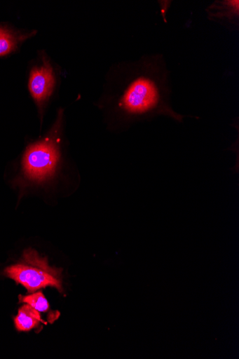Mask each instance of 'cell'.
Returning <instances> with one entry per match:
<instances>
[{"mask_svg": "<svg viewBox=\"0 0 239 359\" xmlns=\"http://www.w3.org/2000/svg\"><path fill=\"white\" fill-rule=\"evenodd\" d=\"M4 273L24 286L28 292L48 286L63 291L62 269L51 267L46 257L31 248L25 250L20 262L6 268Z\"/></svg>", "mask_w": 239, "mask_h": 359, "instance_id": "7a4b0ae2", "label": "cell"}, {"mask_svg": "<svg viewBox=\"0 0 239 359\" xmlns=\"http://www.w3.org/2000/svg\"><path fill=\"white\" fill-rule=\"evenodd\" d=\"M55 84L50 62L44 60L41 67L34 68L29 80V90L39 107H43L51 95Z\"/></svg>", "mask_w": 239, "mask_h": 359, "instance_id": "277c9868", "label": "cell"}, {"mask_svg": "<svg viewBox=\"0 0 239 359\" xmlns=\"http://www.w3.org/2000/svg\"><path fill=\"white\" fill-rule=\"evenodd\" d=\"M11 30L0 27V56L6 55L13 52L17 47L20 38Z\"/></svg>", "mask_w": 239, "mask_h": 359, "instance_id": "52a82bcc", "label": "cell"}, {"mask_svg": "<svg viewBox=\"0 0 239 359\" xmlns=\"http://www.w3.org/2000/svg\"><path fill=\"white\" fill-rule=\"evenodd\" d=\"M20 303L27 304L39 312H46L49 309V304L43 293L38 292L32 295L20 296Z\"/></svg>", "mask_w": 239, "mask_h": 359, "instance_id": "ba28073f", "label": "cell"}, {"mask_svg": "<svg viewBox=\"0 0 239 359\" xmlns=\"http://www.w3.org/2000/svg\"><path fill=\"white\" fill-rule=\"evenodd\" d=\"M116 107L131 121H150L159 116L182 123L184 116L170 103V71L161 54L145 55L130 65Z\"/></svg>", "mask_w": 239, "mask_h": 359, "instance_id": "6da1fadb", "label": "cell"}, {"mask_svg": "<svg viewBox=\"0 0 239 359\" xmlns=\"http://www.w3.org/2000/svg\"><path fill=\"white\" fill-rule=\"evenodd\" d=\"M14 320L16 330L23 332L35 329L43 322L40 312L27 304L20 308Z\"/></svg>", "mask_w": 239, "mask_h": 359, "instance_id": "8992f818", "label": "cell"}, {"mask_svg": "<svg viewBox=\"0 0 239 359\" xmlns=\"http://www.w3.org/2000/svg\"><path fill=\"white\" fill-rule=\"evenodd\" d=\"M209 18L228 28L238 26V1L224 0V1H217L208 9Z\"/></svg>", "mask_w": 239, "mask_h": 359, "instance_id": "5b68a950", "label": "cell"}, {"mask_svg": "<svg viewBox=\"0 0 239 359\" xmlns=\"http://www.w3.org/2000/svg\"><path fill=\"white\" fill-rule=\"evenodd\" d=\"M59 157L57 145L52 137L29 146L22 162L25 176L38 182L50 178L56 171Z\"/></svg>", "mask_w": 239, "mask_h": 359, "instance_id": "3957f363", "label": "cell"}]
</instances>
